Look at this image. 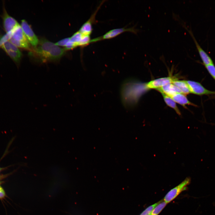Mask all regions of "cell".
Segmentation results:
<instances>
[{"label": "cell", "instance_id": "12", "mask_svg": "<svg viewBox=\"0 0 215 215\" xmlns=\"http://www.w3.org/2000/svg\"><path fill=\"white\" fill-rule=\"evenodd\" d=\"M157 90L162 94L170 97L176 93H182L172 83L167 84Z\"/></svg>", "mask_w": 215, "mask_h": 215}, {"label": "cell", "instance_id": "24", "mask_svg": "<svg viewBox=\"0 0 215 215\" xmlns=\"http://www.w3.org/2000/svg\"><path fill=\"white\" fill-rule=\"evenodd\" d=\"M5 195V192L3 189L0 186V198H3Z\"/></svg>", "mask_w": 215, "mask_h": 215}, {"label": "cell", "instance_id": "13", "mask_svg": "<svg viewBox=\"0 0 215 215\" xmlns=\"http://www.w3.org/2000/svg\"><path fill=\"white\" fill-rule=\"evenodd\" d=\"M96 12L90 18L81 26L79 31L82 35L90 36L92 31V24L93 22L94 18L96 15Z\"/></svg>", "mask_w": 215, "mask_h": 215}, {"label": "cell", "instance_id": "10", "mask_svg": "<svg viewBox=\"0 0 215 215\" xmlns=\"http://www.w3.org/2000/svg\"><path fill=\"white\" fill-rule=\"evenodd\" d=\"M176 79L171 77H162L151 80L146 84V86L148 89H157L164 86L172 83Z\"/></svg>", "mask_w": 215, "mask_h": 215}, {"label": "cell", "instance_id": "20", "mask_svg": "<svg viewBox=\"0 0 215 215\" xmlns=\"http://www.w3.org/2000/svg\"><path fill=\"white\" fill-rule=\"evenodd\" d=\"M161 201H159L153 205H151L147 208L140 215H151V213L154 208Z\"/></svg>", "mask_w": 215, "mask_h": 215}, {"label": "cell", "instance_id": "7", "mask_svg": "<svg viewBox=\"0 0 215 215\" xmlns=\"http://www.w3.org/2000/svg\"><path fill=\"white\" fill-rule=\"evenodd\" d=\"M21 26L29 43L34 47L36 46L39 43V40L30 26L24 19L21 21Z\"/></svg>", "mask_w": 215, "mask_h": 215}, {"label": "cell", "instance_id": "11", "mask_svg": "<svg viewBox=\"0 0 215 215\" xmlns=\"http://www.w3.org/2000/svg\"><path fill=\"white\" fill-rule=\"evenodd\" d=\"M11 58H13L21 51L19 48L14 45L9 40L3 43L0 46Z\"/></svg>", "mask_w": 215, "mask_h": 215}, {"label": "cell", "instance_id": "16", "mask_svg": "<svg viewBox=\"0 0 215 215\" xmlns=\"http://www.w3.org/2000/svg\"><path fill=\"white\" fill-rule=\"evenodd\" d=\"M164 100L167 105L173 109L177 114L181 115V112L177 106L176 102L170 97L162 94Z\"/></svg>", "mask_w": 215, "mask_h": 215}, {"label": "cell", "instance_id": "19", "mask_svg": "<svg viewBox=\"0 0 215 215\" xmlns=\"http://www.w3.org/2000/svg\"><path fill=\"white\" fill-rule=\"evenodd\" d=\"M91 40L90 36L83 35L81 40L78 44V46H86L90 43Z\"/></svg>", "mask_w": 215, "mask_h": 215}, {"label": "cell", "instance_id": "17", "mask_svg": "<svg viewBox=\"0 0 215 215\" xmlns=\"http://www.w3.org/2000/svg\"><path fill=\"white\" fill-rule=\"evenodd\" d=\"M167 203L164 201H161L153 210L151 215H158L166 206Z\"/></svg>", "mask_w": 215, "mask_h": 215}, {"label": "cell", "instance_id": "2", "mask_svg": "<svg viewBox=\"0 0 215 215\" xmlns=\"http://www.w3.org/2000/svg\"><path fill=\"white\" fill-rule=\"evenodd\" d=\"M147 88L146 84H142L131 79L125 80L120 89L122 103L126 108H130L137 103L141 95Z\"/></svg>", "mask_w": 215, "mask_h": 215}, {"label": "cell", "instance_id": "9", "mask_svg": "<svg viewBox=\"0 0 215 215\" xmlns=\"http://www.w3.org/2000/svg\"><path fill=\"white\" fill-rule=\"evenodd\" d=\"M184 26L189 32L193 39L203 64L205 66L213 64V61L211 58L201 47L197 42L191 30V29L189 30L186 27Z\"/></svg>", "mask_w": 215, "mask_h": 215}, {"label": "cell", "instance_id": "1", "mask_svg": "<svg viewBox=\"0 0 215 215\" xmlns=\"http://www.w3.org/2000/svg\"><path fill=\"white\" fill-rule=\"evenodd\" d=\"M65 50L44 38L40 39L36 46L31 50V57L40 62L56 61L64 55Z\"/></svg>", "mask_w": 215, "mask_h": 215}, {"label": "cell", "instance_id": "14", "mask_svg": "<svg viewBox=\"0 0 215 215\" xmlns=\"http://www.w3.org/2000/svg\"><path fill=\"white\" fill-rule=\"evenodd\" d=\"M171 98L176 102L184 107L187 105H194L188 99L185 95L182 93H176Z\"/></svg>", "mask_w": 215, "mask_h": 215}, {"label": "cell", "instance_id": "4", "mask_svg": "<svg viewBox=\"0 0 215 215\" xmlns=\"http://www.w3.org/2000/svg\"><path fill=\"white\" fill-rule=\"evenodd\" d=\"M190 177L186 178L178 185L170 191L165 196L164 200L167 204L175 199L182 191L186 190L187 186L190 183Z\"/></svg>", "mask_w": 215, "mask_h": 215}, {"label": "cell", "instance_id": "23", "mask_svg": "<svg viewBox=\"0 0 215 215\" xmlns=\"http://www.w3.org/2000/svg\"><path fill=\"white\" fill-rule=\"evenodd\" d=\"M70 40V38H66L59 41L55 44L57 46H65L67 43Z\"/></svg>", "mask_w": 215, "mask_h": 215}, {"label": "cell", "instance_id": "6", "mask_svg": "<svg viewBox=\"0 0 215 215\" xmlns=\"http://www.w3.org/2000/svg\"><path fill=\"white\" fill-rule=\"evenodd\" d=\"M2 17L3 26L6 33H12L14 29L19 25L15 19L8 14L4 7L3 8Z\"/></svg>", "mask_w": 215, "mask_h": 215}, {"label": "cell", "instance_id": "25", "mask_svg": "<svg viewBox=\"0 0 215 215\" xmlns=\"http://www.w3.org/2000/svg\"><path fill=\"white\" fill-rule=\"evenodd\" d=\"M1 168H0V171L1 170Z\"/></svg>", "mask_w": 215, "mask_h": 215}, {"label": "cell", "instance_id": "18", "mask_svg": "<svg viewBox=\"0 0 215 215\" xmlns=\"http://www.w3.org/2000/svg\"><path fill=\"white\" fill-rule=\"evenodd\" d=\"M83 35L79 31H77L70 38V41L75 44L77 46L78 44L81 40Z\"/></svg>", "mask_w": 215, "mask_h": 215}, {"label": "cell", "instance_id": "22", "mask_svg": "<svg viewBox=\"0 0 215 215\" xmlns=\"http://www.w3.org/2000/svg\"><path fill=\"white\" fill-rule=\"evenodd\" d=\"M77 47L75 43L71 42L70 40L67 43L64 48L65 50L72 49Z\"/></svg>", "mask_w": 215, "mask_h": 215}, {"label": "cell", "instance_id": "3", "mask_svg": "<svg viewBox=\"0 0 215 215\" xmlns=\"http://www.w3.org/2000/svg\"><path fill=\"white\" fill-rule=\"evenodd\" d=\"M9 41L18 47L30 49V44L20 24L12 31Z\"/></svg>", "mask_w": 215, "mask_h": 215}, {"label": "cell", "instance_id": "8", "mask_svg": "<svg viewBox=\"0 0 215 215\" xmlns=\"http://www.w3.org/2000/svg\"><path fill=\"white\" fill-rule=\"evenodd\" d=\"M191 93L199 95L215 94V91L207 90L200 83L191 80L186 81Z\"/></svg>", "mask_w": 215, "mask_h": 215}, {"label": "cell", "instance_id": "5", "mask_svg": "<svg viewBox=\"0 0 215 215\" xmlns=\"http://www.w3.org/2000/svg\"><path fill=\"white\" fill-rule=\"evenodd\" d=\"M130 32L135 33L137 31L133 27L125 28L124 27L111 30L105 33L103 36L91 39V43L95 42L103 39H109L113 38L125 32Z\"/></svg>", "mask_w": 215, "mask_h": 215}, {"label": "cell", "instance_id": "15", "mask_svg": "<svg viewBox=\"0 0 215 215\" xmlns=\"http://www.w3.org/2000/svg\"><path fill=\"white\" fill-rule=\"evenodd\" d=\"M172 83L182 93L185 95L191 93L189 87L186 81L176 79Z\"/></svg>", "mask_w": 215, "mask_h": 215}, {"label": "cell", "instance_id": "21", "mask_svg": "<svg viewBox=\"0 0 215 215\" xmlns=\"http://www.w3.org/2000/svg\"><path fill=\"white\" fill-rule=\"evenodd\" d=\"M206 69L215 80V66L213 64L205 66Z\"/></svg>", "mask_w": 215, "mask_h": 215}]
</instances>
